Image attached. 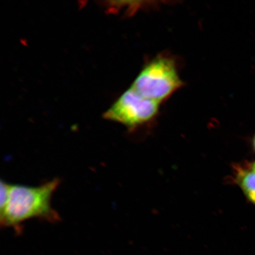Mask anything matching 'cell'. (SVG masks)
I'll list each match as a JSON object with an SVG mask.
<instances>
[{"label": "cell", "mask_w": 255, "mask_h": 255, "mask_svg": "<svg viewBox=\"0 0 255 255\" xmlns=\"http://www.w3.org/2000/svg\"><path fill=\"white\" fill-rule=\"evenodd\" d=\"M60 184V180L55 178L38 186L10 184L7 202L0 209L1 227L12 228L20 235L23 231V223L28 220L60 221L52 203L53 194Z\"/></svg>", "instance_id": "obj_1"}, {"label": "cell", "mask_w": 255, "mask_h": 255, "mask_svg": "<svg viewBox=\"0 0 255 255\" xmlns=\"http://www.w3.org/2000/svg\"><path fill=\"white\" fill-rule=\"evenodd\" d=\"M183 84L175 60L159 56L146 63L130 88L143 97L160 104Z\"/></svg>", "instance_id": "obj_2"}, {"label": "cell", "mask_w": 255, "mask_h": 255, "mask_svg": "<svg viewBox=\"0 0 255 255\" xmlns=\"http://www.w3.org/2000/svg\"><path fill=\"white\" fill-rule=\"evenodd\" d=\"M159 105L143 97L130 87L105 112L104 119L132 130L155 119Z\"/></svg>", "instance_id": "obj_3"}, {"label": "cell", "mask_w": 255, "mask_h": 255, "mask_svg": "<svg viewBox=\"0 0 255 255\" xmlns=\"http://www.w3.org/2000/svg\"><path fill=\"white\" fill-rule=\"evenodd\" d=\"M235 180L247 199L255 206V172L250 166L237 165Z\"/></svg>", "instance_id": "obj_4"}, {"label": "cell", "mask_w": 255, "mask_h": 255, "mask_svg": "<svg viewBox=\"0 0 255 255\" xmlns=\"http://www.w3.org/2000/svg\"><path fill=\"white\" fill-rule=\"evenodd\" d=\"M252 145H253L254 150L255 152V133L253 136V141H252Z\"/></svg>", "instance_id": "obj_5"}, {"label": "cell", "mask_w": 255, "mask_h": 255, "mask_svg": "<svg viewBox=\"0 0 255 255\" xmlns=\"http://www.w3.org/2000/svg\"><path fill=\"white\" fill-rule=\"evenodd\" d=\"M250 167L252 170L255 172V161L253 162V164H251V165H250Z\"/></svg>", "instance_id": "obj_6"}]
</instances>
